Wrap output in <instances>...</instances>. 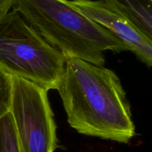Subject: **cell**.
Wrapping results in <instances>:
<instances>
[{"label": "cell", "mask_w": 152, "mask_h": 152, "mask_svg": "<svg viewBox=\"0 0 152 152\" xmlns=\"http://www.w3.org/2000/svg\"><path fill=\"white\" fill-rule=\"evenodd\" d=\"M0 152H22L11 113L0 119Z\"/></svg>", "instance_id": "obj_7"}, {"label": "cell", "mask_w": 152, "mask_h": 152, "mask_svg": "<svg viewBox=\"0 0 152 152\" xmlns=\"http://www.w3.org/2000/svg\"><path fill=\"white\" fill-rule=\"evenodd\" d=\"M152 44V0H108Z\"/></svg>", "instance_id": "obj_6"}, {"label": "cell", "mask_w": 152, "mask_h": 152, "mask_svg": "<svg viewBox=\"0 0 152 152\" xmlns=\"http://www.w3.org/2000/svg\"><path fill=\"white\" fill-rule=\"evenodd\" d=\"M56 89L68 124L80 134L125 144L135 136L130 104L112 70L65 58Z\"/></svg>", "instance_id": "obj_1"}, {"label": "cell", "mask_w": 152, "mask_h": 152, "mask_svg": "<svg viewBox=\"0 0 152 152\" xmlns=\"http://www.w3.org/2000/svg\"><path fill=\"white\" fill-rule=\"evenodd\" d=\"M15 0H0V16L8 13L13 8Z\"/></svg>", "instance_id": "obj_9"}, {"label": "cell", "mask_w": 152, "mask_h": 152, "mask_svg": "<svg viewBox=\"0 0 152 152\" xmlns=\"http://www.w3.org/2000/svg\"><path fill=\"white\" fill-rule=\"evenodd\" d=\"M10 113L13 116L22 152H54L56 125L48 90L20 77H12Z\"/></svg>", "instance_id": "obj_4"}, {"label": "cell", "mask_w": 152, "mask_h": 152, "mask_svg": "<svg viewBox=\"0 0 152 152\" xmlns=\"http://www.w3.org/2000/svg\"><path fill=\"white\" fill-rule=\"evenodd\" d=\"M65 58L16 10L0 16V70L46 90L56 89Z\"/></svg>", "instance_id": "obj_3"}, {"label": "cell", "mask_w": 152, "mask_h": 152, "mask_svg": "<svg viewBox=\"0 0 152 152\" xmlns=\"http://www.w3.org/2000/svg\"><path fill=\"white\" fill-rule=\"evenodd\" d=\"M70 4L123 42L128 50L152 66V44L108 0H69Z\"/></svg>", "instance_id": "obj_5"}, {"label": "cell", "mask_w": 152, "mask_h": 152, "mask_svg": "<svg viewBox=\"0 0 152 152\" xmlns=\"http://www.w3.org/2000/svg\"><path fill=\"white\" fill-rule=\"evenodd\" d=\"M12 9L65 58H78L103 67L104 52L129 51L123 42L69 0H15Z\"/></svg>", "instance_id": "obj_2"}, {"label": "cell", "mask_w": 152, "mask_h": 152, "mask_svg": "<svg viewBox=\"0 0 152 152\" xmlns=\"http://www.w3.org/2000/svg\"><path fill=\"white\" fill-rule=\"evenodd\" d=\"M12 77L0 70V119L10 112L12 99Z\"/></svg>", "instance_id": "obj_8"}]
</instances>
